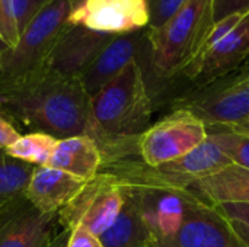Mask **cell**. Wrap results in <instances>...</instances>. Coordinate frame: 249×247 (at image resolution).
Segmentation results:
<instances>
[{
  "instance_id": "cell-1",
  "label": "cell",
  "mask_w": 249,
  "mask_h": 247,
  "mask_svg": "<svg viewBox=\"0 0 249 247\" xmlns=\"http://www.w3.org/2000/svg\"><path fill=\"white\" fill-rule=\"evenodd\" d=\"M0 114L13 125L57 140L88 135L90 96L80 79L44 68L23 80L0 86Z\"/></svg>"
},
{
  "instance_id": "cell-2",
  "label": "cell",
  "mask_w": 249,
  "mask_h": 247,
  "mask_svg": "<svg viewBox=\"0 0 249 247\" xmlns=\"http://www.w3.org/2000/svg\"><path fill=\"white\" fill-rule=\"evenodd\" d=\"M152 100L139 61L130 63L114 80L90 99L92 137L107 157L123 154L121 144L136 140L149 128Z\"/></svg>"
},
{
  "instance_id": "cell-3",
  "label": "cell",
  "mask_w": 249,
  "mask_h": 247,
  "mask_svg": "<svg viewBox=\"0 0 249 247\" xmlns=\"http://www.w3.org/2000/svg\"><path fill=\"white\" fill-rule=\"evenodd\" d=\"M214 26V0H188L163 25L147 28L150 64L160 79H171L200 54Z\"/></svg>"
},
{
  "instance_id": "cell-4",
  "label": "cell",
  "mask_w": 249,
  "mask_h": 247,
  "mask_svg": "<svg viewBox=\"0 0 249 247\" xmlns=\"http://www.w3.org/2000/svg\"><path fill=\"white\" fill-rule=\"evenodd\" d=\"M71 0H53L25 29L18 44L0 48V86L23 80L45 68L47 58L69 28Z\"/></svg>"
},
{
  "instance_id": "cell-5",
  "label": "cell",
  "mask_w": 249,
  "mask_h": 247,
  "mask_svg": "<svg viewBox=\"0 0 249 247\" xmlns=\"http://www.w3.org/2000/svg\"><path fill=\"white\" fill-rule=\"evenodd\" d=\"M130 183L114 173H98L83 189L58 211V224L71 231L82 226L101 237L118 218Z\"/></svg>"
},
{
  "instance_id": "cell-6",
  "label": "cell",
  "mask_w": 249,
  "mask_h": 247,
  "mask_svg": "<svg viewBox=\"0 0 249 247\" xmlns=\"http://www.w3.org/2000/svg\"><path fill=\"white\" fill-rule=\"evenodd\" d=\"M207 137V124L191 109L181 108L149 127L137 138V150L147 167H159L193 151Z\"/></svg>"
},
{
  "instance_id": "cell-7",
  "label": "cell",
  "mask_w": 249,
  "mask_h": 247,
  "mask_svg": "<svg viewBox=\"0 0 249 247\" xmlns=\"http://www.w3.org/2000/svg\"><path fill=\"white\" fill-rule=\"evenodd\" d=\"M233 162L209 135L207 140L185 156L159 167L131 170L123 176L128 183L153 189L188 191L200 179L220 172Z\"/></svg>"
},
{
  "instance_id": "cell-8",
  "label": "cell",
  "mask_w": 249,
  "mask_h": 247,
  "mask_svg": "<svg viewBox=\"0 0 249 247\" xmlns=\"http://www.w3.org/2000/svg\"><path fill=\"white\" fill-rule=\"evenodd\" d=\"M147 247H245L229 221L214 207L188 192L185 215L179 230L166 240Z\"/></svg>"
},
{
  "instance_id": "cell-9",
  "label": "cell",
  "mask_w": 249,
  "mask_h": 247,
  "mask_svg": "<svg viewBox=\"0 0 249 247\" xmlns=\"http://www.w3.org/2000/svg\"><path fill=\"white\" fill-rule=\"evenodd\" d=\"M149 22L147 0H85L69 17L71 25H80L108 35L146 29Z\"/></svg>"
},
{
  "instance_id": "cell-10",
  "label": "cell",
  "mask_w": 249,
  "mask_h": 247,
  "mask_svg": "<svg viewBox=\"0 0 249 247\" xmlns=\"http://www.w3.org/2000/svg\"><path fill=\"white\" fill-rule=\"evenodd\" d=\"M249 55V13L228 33L207 36L200 54L184 70L188 79L209 83L238 67Z\"/></svg>"
},
{
  "instance_id": "cell-11",
  "label": "cell",
  "mask_w": 249,
  "mask_h": 247,
  "mask_svg": "<svg viewBox=\"0 0 249 247\" xmlns=\"http://www.w3.org/2000/svg\"><path fill=\"white\" fill-rule=\"evenodd\" d=\"M114 36L117 35L70 23L47 58L45 68L64 77L80 79Z\"/></svg>"
},
{
  "instance_id": "cell-12",
  "label": "cell",
  "mask_w": 249,
  "mask_h": 247,
  "mask_svg": "<svg viewBox=\"0 0 249 247\" xmlns=\"http://www.w3.org/2000/svg\"><path fill=\"white\" fill-rule=\"evenodd\" d=\"M61 231L57 214L41 213L28 199L0 214V247H50Z\"/></svg>"
},
{
  "instance_id": "cell-13",
  "label": "cell",
  "mask_w": 249,
  "mask_h": 247,
  "mask_svg": "<svg viewBox=\"0 0 249 247\" xmlns=\"http://www.w3.org/2000/svg\"><path fill=\"white\" fill-rule=\"evenodd\" d=\"M207 125L228 127L249 119V74L206 92L187 105Z\"/></svg>"
},
{
  "instance_id": "cell-14",
  "label": "cell",
  "mask_w": 249,
  "mask_h": 247,
  "mask_svg": "<svg viewBox=\"0 0 249 247\" xmlns=\"http://www.w3.org/2000/svg\"><path fill=\"white\" fill-rule=\"evenodd\" d=\"M147 38V28L114 36L101 51L92 66L80 77L90 99L111 80H114L130 63L137 60L139 51Z\"/></svg>"
},
{
  "instance_id": "cell-15",
  "label": "cell",
  "mask_w": 249,
  "mask_h": 247,
  "mask_svg": "<svg viewBox=\"0 0 249 247\" xmlns=\"http://www.w3.org/2000/svg\"><path fill=\"white\" fill-rule=\"evenodd\" d=\"M137 191L143 218L152 236L149 245L171 239L184 221L188 191L153 189L143 186H137Z\"/></svg>"
},
{
  "instance_id": "cell-16",
  "label": "cell",
  "mask_w": 249,
  "mask_h": 247,
  "mask_svg": "<svg viewBox=\"0 0 249 247\" xmlns=\"http://www.w3.org/2000/svg\"><path fill=\"white\" fill-rule=\"evenodd\" d=\"M86 182L53 167H36L26 188V199L41 213L58 214Z\"/></svg>"
},
{
  "instance_id": "cell-17",
  "label": "cell",
  "mask_w": 249,
  "mask_h": 247,
  "mask_svg": "<svg viewBox=\"0 0 249 247\" xmlns=\"http://www.w3.org/2000/svg\"><path fill=\"white\" fill-rule=\"evenodd\" d=\"M104 166V157L96 141L89 135L57 140L48 167L66 172L83 182L92 181Z\"/></svg>"
},
{
  "instance_id": "cell-18",
  "label": "cell",
  "mask_w": 249,
  "mask_h": 247,
  "mask_svg": "<svg viewBox=\"0 0 249 247\" xmlns=\"http://www.w3.org/2000/svg\"><path fill=\"white\" fill-rule=\"evenodd\" d=\"M188 192L212 207L228 202L249 204V169L232 163L197 181L188 188Z\"/></svg>"
},
{
  "instance_id": "cell-19",
  "label": "cell",
  "mask_w": 249,
  "mask_h": 247,
  "mask_svg": "<svg viewBox=\"0 0 249 247\" xmlns=\"http://www.w3.org/2000/svg\"><path fill=\"white\" fill-rule=\"evenodd\" d=\"M104 247H144L150 243V231L144 223L137 186H128L124 207L115 220L101 237Z\"/></svg>"
},
{
  "instance_id": "cell-20",
  "label": "cell",
  "mask_w": 249,
  "mask_h": 247,
  "mask_svg": "<svg viewBox=\"0 0 249 247\" xmlns=\"http://www.w3.org/2000/svg\"><path fill=\"white\" fill-rule=\"evenodd\" d=\"M36 166L10 157L0 150V214H4L26 199V188Z\"/></svg>"
},
{
  "instance_id": "cell-21",
  "label": "cell",
  "mask_w": 249,
  "mask_h": 247,
  "mask_svg": "<svg viewBox=\"0 0 249 247\" xmlns=\"http://www.w3.org/2000/svg\"><path fill=\"white\" fill-rule=\"evenodd\" d=\"M55 143L57 138L48 134L26 132L23 135L20 134V137L9 147H6L4 151L13 159H18L20 162H25L36 167H42V166H48Z\"/></svg>"
},
{
  "instance_id": "cell-22",
  "label": "cell",
  "mask_w": 249,
  "mask_h": 247,
  "mask_svg": "<svg viewBox=\"0 0 249 247\" xmlns=\"http://www.w3.org/2000/svg\"><path fill=\"white\" fill-rule=\"evenodd\" d=\"M217 128V127H214ZM212 140L222 148V151L235 163L249 169V135L231 131L226 128H217L213 134H209Z\"/></svg>"
},
{
  "instance_id": "cell-23",
  "label": "cell",
  "mask_w": 249,
  "mask_h": 247,
  "mask_svg": "<svg viewBox=\"0 0 249 247\" xmlns=\"http://www.w3.org/2000/svg\"><path fill=\"white\" fill-rule=\"evenodd\" d=\"M20 35L16 25L13 1L0 0V42L3 47L12 48L18 44Z\"/></svg>"
},
{
  "instance_id": "cell-24",
  "label": "cell",
  "mask_w": 249,
  "mask_h": 247,
  "mask_svg": "<svg viewBox=\"0 0 249 247\" xmlns=\"http://www.w3.org/2000/svg\"><path fill=\"white\" fill-rule=\"evenodd\" d=\"M19 35L31 25V22L53 1V0H12Z\"/></svg>"
},
{
  "instance_id": "cell-25",
  "label": "cell",
  "mask_w": 249,
  "mask_h": 247,
  "mask_svg": "<svg viewBox=\"0 0 249 247\" xmlns=\"http://www.w3.org/2000/svg\"><path fill=\"white\" fill-rule=\"evenodd\" d=\"M188 0H147L150 13V22L147 28H158L163 25Z\"/></svg>"
},
{
  "instance_id": "cell-26",
  "label": "cell",
  "mask_w": 249,
  "mask_h": 247,
  "mask_svg": "<svg viewBox=\"0 0 249 247\" xmlns=\"http://www.w3.org/2000/svg\"><path fill=\"white\" fill-rule=\"evenodd\" d=\"M249 13V0H214V23L232 16Z\"/></svg>"
},
{
  "instance_id": "cell-27",
  "label": "cell",
  "mask_w": 249,
  "mask_h": 247,
  "mask_svg": "<svg viewBox=\"0 0 249 247\" xmlns=\"http://www.w3.org/2000/svg\"><path fill=\"white\" fill-rule=\"evenodd\" d=\"M216 211H219L228 221H238L249 227V204L241 202H228L214 205Z\"/></svg>"
},
{
  "instance_id": "cell-28",
  "label": "cell",
  "mask_w": 249,
  "mask_h": 247,
  "mask_svg": "<svg viewBox=\"0 0 249 247\" xmlns=\"http://www.w3.org/2000/svg\"><path fill=\"white\" fill-rule=\"evenodd\" d=\"M67 247H104L101 239L85 227L79 226L70 231Z\"/></svg>"
},
{
  "instance_id": "cell-29",
  "label": "cell",
  "mask_w": 249,
  "mask_h": 247,
  "mask_svg": "<svg viewBox=\"0 0 249 247\" xmlns=\"http://www.w3.org/2000/svg\"><path fill=\"white\" fill-rule=\"evenodd\" d=\"M20 137L18 128L3 115L0 114V150H4L12 143H15Z\"/></svg>"
},
{
  "instance_id": "cell-30",
  "label": "cell",
  "mask_w": 249,
  "mask_h": 247,
  "mask_svg": "<svg viewBox=\"0 0 249 247\" xmlns=\"http://www.w3.org/2000/svg\"><path fill=\"white\" fill-rule=\"evenodd\" d=\"M232 230L236 233V236L241 239V242L245 245V247H249V227L242 224V223H238V221H229Z\"/></svg>"
},
{
  "instance_id": "cell-31",
  "label": "cell",
  "mask_w": 249,
  "mask_h": 247,
  "mask_svg": "<svg viewBox=\"0 0 249 247\" xmlns=\"http://www.w3.org/2000/svg\"><path fill=\"white\" fill-rule=\"evenodd\" d=\"M217 128H226L231 131H236V132H242V134H248L249 135V119L235 124V125H228V127H217Z\"/></svg>"
},
{
  "instance_id": "cell-32",
  "label": "cell",
  "mask_w": 249,
  "mask_h": 247,
  "mask_svg": "<svg viewBox=\"0 0 249 247\" xmlns=\"http://www.w3.org/2000/svg\"><path fill=\"white\" fill-rule=\"evenodd\" d=\"M69 236H70V231L67 230H63L57 237L55 240L51 243L50 247H67V242H69Z\"/></svg>"
},
{
  "instance_id": "cell-33",
  "label": "cell",
  "mask_w": 249,
  "mask_h": 247,
  "mask_svg": "<svg viewBox=\"0 0 249 247\" xmlns=\"http://www.w3.org/2000/svg\"><path fill=\"white\" fill-rule=\"evenodd\" d=\"M83 1H85V0H71V3H73V10H74L76 7H79Z\"/></svg>"
},
{
  "instance_id": "cell-34",
  "label": "cell",
  "mask_w": 249,
  "mask_h": 247,
  "mask_svg": "<svg viewBox=\"0 0 249 247\" xmlns=\"http://www.w3.org/2000/svg\"><path fill=\"white\" fill-rule=\"evenodd\" d=\"M144 247H147V246H144Z\"/></svg>"
}]
</instances>
